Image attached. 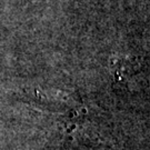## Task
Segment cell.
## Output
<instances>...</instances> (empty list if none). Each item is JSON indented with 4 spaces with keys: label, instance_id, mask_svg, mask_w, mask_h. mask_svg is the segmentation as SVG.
<instances>
[{
    "label": "cell",
    "instance_id": "cell-1",
    "mask_svg": "<svg viewBox=\"0 0 150 150\" xmlns=\"http://www.w3.org/2000/svg\"><path fill=\"white\" fill-rule=\"evenodd\" d=\"M110 66L115 80L119 83L128 81L139 68L137 59L134 57H127V56H119L112 58L110 60Z\"/></svg>",
    "mask_w": 150,
    "mask_h": 150
}]
</instances>
